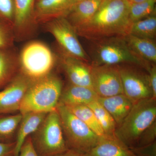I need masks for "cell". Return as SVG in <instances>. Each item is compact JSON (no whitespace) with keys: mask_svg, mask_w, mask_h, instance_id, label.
I'll list each match as a JSON object with an SVG mask.
<instances>
[{"mask_svg":"<svg viewBox=\"0 0 156 156\" xmlns=\"http://www.w3.org/2000/svg\"><path fill=\"white\" fill-rule=\"evenodd\" d=\"M129 0H102L97 11L85 25L76 31L89 41L112 37L125 36L131 25Z\"/></svg>","mask_w":156,"mask_h":156,"instance_id":"1","label":"cell"},{"mask_svg":"<svg viewBox=\"0 0 156 156\" xmlns=\"http://www.w3.org/2000/svg\"><path fill=\"white\" fill-rule=\"evenodd\" d=\"M90 41L89 56L91 65H133L148 72L153 64L135 54L124 36L108 37Z\"/></svg>","mask_w":156,"mask_h":156,"instance_id":"2","label":"cell"},{"mask_svg":"<svg viewBox=\"0 0 156 156\" xmlns=\"http://www.w3.org/2000/svg\"><path fill=\"white\" fill-rule=\"evenodd\" d=\"M62 89V81L52 73L32 82L23 99L20 113L22 115L30 112L48 114L56 110Z\"/></svg>","mask_w":156,"mask_h":156,"instance_id":"3","label":"cell"},{"mask_svg":"<svg viewBox=\"0 0 156 156\" xmlns=\"http://www.w3.org/2000/svg\"><path fill=\"white\" fill-rule=\"evenodd\" d=\"M156 119V99H144L134 104L131 111L119 126L115 135L128 147L136 146L140 137Z\"/></svg>","mask_w":156,"mask_h":156,"instance_id":"4","label":"cell"},{"mask_svg":"<svg viewBox=\"0 0 156 156\" xmlns=\"http://www.w3.org/2000/svg\"><path fill=\"white\" fill-rule=\"evenodd\" d=\"M56 63L55 53L38 41L27 43L18 55L20 72L32 82L51 74Z\"/></svg>","mask_w":156,"mask_h":156,"instance_id":"5","label":"cell"},{"mask_svg":"<svg viewBox=\"0 0 156 156\" xmlns=\"http://www.w3.org/2000/svg\"><path fill=\"white\" fill-rule=\"evenodd\" d=\"M31 135L32 142L39 156H55L69 149L56 110L47 114Z\"/></svg>","mask_w":156,"mask_h":156,"instance_id":"6","label":"cell"},{"mask_svg":"<svg viewBox=\"0 0 156 156\" xmlns=\"http://www.w3.org/2000/svg\"><path fill=\"white\" fill-rule=\"evenodd\" d=\"M56 110L68 148L87 154L96 145L100 136L63 105L58 104Z\"/></svg>","mask_w":156,"mask_h":156,"instance_id":"7","label":"cell"},{"mask_svg":"<svg viewBox=\"0 0 156 156\" xmlns=\"http://www.w3.org/2000/svg\"><path fill=\"white\" fill-rule=\"evenodd\" d=\"M44 25L45 30L56 39L58 50L68 56L89 63L91 62L89 55L78 39V35L65 17L53 20Z\"/></svg>","mask_w":156,"mask_h":156,"instance_id":"8","label":"cell"},{"mask_svg":"<svg viewBox=\"0 0 156 156\" xmlns=\"http://www.w3.org/2000/svg\"><path fill=\"white\" fill-rule=\"evenodd\" d=\"M117 66L121 77L123 94L132 103L153 98L148 73L143 71V69L133 65Z\"/></svg>","mask_w":156,"mask_h":156,"instance_id":"9","label":"cell"},{"mask_svg":"<svg viewBox=\"0 0 156 156\" xmlns=\"http://www.w3.org/2000/svg\"><path fill=\"white\" fill-rule=\"evenodd\" d=\"M91 66L92 89L98 97H108L123 94L122 81L117 66Z\"/></svg>","mask_w":156,"mask_h":156,"instance_id":"10","label":"cell"},{"mask_svg":"<svg viewBox=\"0 0 156 156\" xmlns=\"http://www.w3.org/2000/svg\"><path fill=\"white\" fill-rule=\"evenodd\" d=\"M32 83L20 72L0 90V115L19 111L23 97Z\"/></svg>","mask_w":156,"mask_h":156,"instance_id":"11","label":"cell"},{"mask_svg":"<svg viewBox=\"0 0 156 156\" xmlns=\"http://www.w3.org/2000/svg\"><path fill=\"white\" fill-rule=\"evenodd\" d=\"M55 53L57 62L64 71L70 83L92 88L91 64L79 58L68 56L58 49Z\"/></svg>","mask_w":156,"mask_h":156,"instance_id":"12","label":"cell"},{"mask_svg":"<svg viewBox=\"0 0 156 156\" xmlns=\"http://www.w3.org/2000/svg\"><path fill=\"white\" fill-rule=\"evenodd\" d=\"M37 0H14V30L15 40H24L31 36L37 25L34 20Z\"/></svg>","mask_w":156,"mask_h":156,"instance_id":"13","label":"cell"},{"mask_svg":"<svg viewBox=\"0 0 156 156\" xmlns=\"http://www.w3.org/2000/svg\"><path fill=\"white\" fill-rule=\"evenodd\" d=\"M76 3V0H37L34 12L35 23L37 26L65 17Z\"/></svg>","mask_w":156,"mask_h":156,"instance_id":"14","label":"cell"},{"mask_svg":"<svg viewBox=\"0 0 156 156\" xmlns=\"http://www.w3.org/2000/svg\"><path fill=\"white\" fill-rule=\"evenodd\" d=\"M102 0H87L76 3L65 18L75 31L93 17Z\"/></svg>","mask_w":156,"mask_h":156,"instance_id":"15","label":"cell"},{"mask_svg":"<svg viewBox=\"0 0 156 156\" xmlns=\"http://www.w3.org/2000/svg\"><path fill=\"white\" fill-rule=\"evenodd\" d=\"M86 154L88 156H135L115 136L105 135L100 136L96 145Z\"/></svg>","mask_w":156,"mask_h":156,"instance_id":"16","label":"cell"},{"mask_svg":"<svg viewBox=\"0 0 156 156\" xmlns=\"http://www.w3.org/2000/svg\"><path fill=\"white\" fill-rule=\"evenodd\" d=\"M98 95L90 87L76 86L70 83L62 89L59 103L65 106L88 105L97 100Z\"/></svg>","mask_w":156,"mask_h":156,"instance_id":"17","label":"cell"},{"mask_svg":"<svg viewBox=\"0 0 156 156\" xmlns=\"http://www.w3.org/2000/svg\"><path fill=\"white\" fill-rule=\"evenodd\" d=\"M98 101L113 118L117 127L122 123L134 105L124 94L99 97Z\"/></svg>","mask_w":156,"mask_h":156,"instance_id":"18","label":"cell"},{"mask_svg":"<svg viewBox=\"0 0 156 156\" xmlns=\"http://www.w3.org/2000/svg\"><path fill=\"white\" fill-rule=\"evenodd\" d=\"M47 115L43 113L30 112L22 115L18 126L13 156H19L20 149L26 140L37 131Z\"/></svg>","mask_w":156,"mask_h":156,"instance_id":"19","label":"cell"},{"mask_svg":"<svg viewBox=\"0 0 156 156\" xmlns=\"http://www.w3.org/2000/svg\"><path fill=\"white\" fill-rule=\"evenodd\" d=\"M18 64V55L13 48L0 50V89L14 77Z\"/></svg>","mask_w":156,"mask_h":156,"instance_id":"20","label":"cell"},{"mask_svg":"<svg viewBox=\"0 0 156 156\" xmlns=\"http://www.w3.org/2000/svg\"><path fill=\"white\" fill-rule=\"evenodd\" d=\"M131 50L140 57L151 63L156 62L155 40L141 38L127 34L124 36Z\"/></svg>","mask_w":156,"mask_h":156,"instance_id":"21","label":"cell"},{"mask_svg":"<svg viewBox=\"0 0 156 156\" xmlns=\"http://www.w3.org/2000/svg\"><path fill=\"white\" fill-rule=\"evenodd\" d=\"M65 106L76 117L85 123L95 134L99 136L105 135L94 112L88 105H81Z\"/></svg>","mask_w":156,"mask_h":156,"instance_id":"22","label":"cell"},{"mask_svg":"<svg viewBox=\"0 0 156 156\" xmlns=\"http://www.w3.org/2000/svg\"><path fill=\"white\" fill-rule=\"evenodd\" d=\"M128 34L141 38L155 40L156 14L131 23Z\"/></svg>","mask_w":156,"mask_h":156,"instance_id":"23","label":"cell"},{"mask_svg":"<svg viewBox=\"0 0 156 156\" xmlns=\"http://www.w3.org/2000/svg\"><path fill=\"white\" fill-rule=\"evenodd\" d=\"M87 105L94 112L105 134L107 136H115L117 125L108 112L100 104L98 100L89 103Z\"/></svg>","mask_w":156,"mask_h":156,"instance_id":"24","label":"cell"},{"mask_svg":"<svg viewBox=\"0 0 156 156\" xmlns=\"http://www.w3.org/2000/svg\"><path fill=\"white\" fill-rule=\"evenodd\" d=\"M20 113L15 115H0V141L10 142L22 119Z\"/></svg>","mask_w":156,"mask_h":156,"instance_id":"25","label":"cell"},{"mask_svg":"<svg viewBox=\"0 0 156 156\" xmlns=\"http://www.w3.org/2000/svg\"><path fill=\"white\" fill-rule=\"evenodd\" d=\"M156 0H147L142 2L131 3L129 19L132 23L156 14Z\"/></svg>","mask_w":156,"mask_h":156,"instance_id":"26","label":"cell"},{"mask_svg":"<svg viewBox=\"0 0 156 156\" xmlns=\"http://www.w3.org/2000/svg\"><path fill=\"white\" fill-rule=\"evenodd\" d=\"M14 41L13 28L0 19V50L13 48Z\"/></svg>","mask_w":156,"mask_h":156,"instance_id":"27","label":"cell"},{"mask_svg":"<svg viewBox=\"0 0 156 156\" xmlns=\"http://www.w3.org/2000/svg\"><path fill=\"white\" fill-rule=\"evenodd\" d=\"M14 11V0H0V19L13 29Z\"/></svg>","mask_w":156,"mask_h":156,"instance_id":"28","label":"cell"},{"mask_svg":"<svg viewBox=\"0 0 156 156\" xmlns=\"http://www.w3.org/2000/svg\"><path fill=\"white\" fill-rule=\"evenodd\" d=\"M156 122H154L141 134L135 147L147 145L156 141Z\"/></svg>","mask_w":156,"mask_h":156,"instance_id":"29","label":"cell"},{"mask_svg":"<svg viewBox=\"0 0 156 156\" xmlns=\"http://www.w3.org/2000/svg\"><path fill=\"white\" fill-rule=\"evenodd\" d=\"M135 156H156V142L130 148Z\"/></svg>","mask_w":156,"mask_h":156,"instance_id":"30","label":"cell"},{"mask_svg":"<svg viewBox=\"0 0 156 156\" xmlns=\"http://www.w3.org/2000/svg\"><path fill=\"white\" fill-rule=\"evenodd\" d=\"M19 156H39L34 147L30 136L23 143L20 149Z\"/></svg>","mask_w":156,"mask_h":156,"instance_id":"31","label":"cell"},{"mask_svg":"<svg viewBox=\"0 0 156 156\" xmlns=\"http://www.w3.org/2000/svg\"><path fill=\"white\" fill-rule=\"evenodd\" d=\"M15 143L0 141V156H11L13 155Z\"/></svg>","mask_w":156,"mask_h":156,"instance_id":"32","label":"cell"},{"mask_svg":"<svg viewBox=\"0 0 156 156\" xmlns=\"http://www.w3.org/2000/svg\"><path fill=\"white\" fill-rule=\"evenodd\" d=\"M150 83L153 92V96L156 98V65L152 64L148 71Z\"/></svg>","mask_w":156,"mask_h":156,"instance_id":"33","label":"cell"},{"mask_svg":"<svg viewBox=\"0 0 156 156\" xmlns=\"http://www.w3.org/2000/svg\"><path fill=\"white\" fill-rule=\"evenodd\" d=\"M55 156H88L87 154L74 150L69 149L67 151L62 153Z\"/></svg>","mask_w":156,"mask_h":156,"instance_id":"34","label":"cell"},{"mask_svg":"<svg viewBox=\"0 0 156 156\" xmlns=\"http://www.w3.org/2000/svg\"><path fill=\"white\" fill-rule=\"evenodd\" d=\"M129 1L131 3H138L142 2H144L147 0H129Z\"/></svg>","mask_w":156,"mask_h":156,"instance_id":"35","label":"cell"},{"mask_svg":"<svg viewBox=\"0 0 156 156\" xmlns=\"http://www.w3.org/2000/svg\"><path fill=\"white\" fill-rule=\"evenodd\" d=\"M87 1V0H76V2H82V1Z\"/></svg>","mask_w":156,"mask_h":156,"instance_id":"36","label":"cell"},{"mask_svg":"<svg viewBox=\"0 0 156 156\" xmlns=\"http://www.w3.org/2000/svg\"></svg>","mask_w":156,"mask_h":156,"instance_id":"37","label":"cell"}]
</instances>
